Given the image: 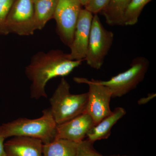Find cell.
Segmentation results:
<instances>
[{
  "label": "cell",
  "mask_w": 156,
  "mask_h": 156,
  "mask_svg": "<svg viewBox=\"0 0 156 156\" xmlns=\"http://www.w3.org/2000/svg\"><path fill=\"white\" fill-rule=\"evenodd\" d=\"M57 0H40L34 2V20L36 30H41L53 18Z\"/></svg>",
  "instance_id": "obj_15"
},
{
  "label": "cell",
  "mask_w": 156,
  "mask_h": 156,
  "mask_svg": "<svg viewBox=\"0 0 156 156\" xmlns=\"http://www.w3.org/2000/svg\"><path fill=\"white\" fill-rule=\"evenodd\" d=\"M43 143L40 140L17 136L5 143L6 156H43Z\"/></svg>",
  "instance_id": "obj_11"
},
{
  "label": "cell",
  "mask_w": 156,
  "mask_h": 156,
  "mask_svg": "<svg viewBox=\"0 0 156 156\" xmlns=\"http://www.w3.org/2000/svg\"><path fill=\"white\" fill-rule=\"evenodd\" d=\"M93 16L86 9H81L76 25L72 43L69 46V58L72 60H84L88 48Z\"/></svg>",
  "instance_id": "obj_9"
},
{
  "label": "cell",
  "mask_w": 156,
  "mask_h": 156,
  "mask_svg": "<svg viewBox=\"0 0 156 156\" xmlns=\"http://www.w3.org/2000/svg\"><path fill=\"white\" fill-rule=\"evenodd\" d=\"M81 6L79 0H57L53 18L60 39L69 47L72 43Z\"/></svg>",
  "instance_id": "obj_8"
},
{
  "label": "cell",
  "mask_w": 156,
  "mask_h": 156,
  "mask_svg": "<svg viewBox=\"0 0 156 156\" xmlns=\"http://www.w3.org/2000/svg\"><path fill=\"white\" fill-rule=\"evenodd\" d=\"M6 138L2 126H0V156H6L5 149V140Z\"/></svg>",
  "instance_id": "obj_20"
},
{
  "label": "cell",
  "mask_w": 156,
  "mask_h": 156,
  "mask_svg": "<svg viewBox=\"0 0 156 156\" xmlns=\"http://www.w3.org/2000/svg\"><path fill=\"white\" fill-rule=\"evenodd\" d=\"M16 0H0V34L4 33L6 19Z\"/></svg>",
  "instance_id": "obj_17"
},
{
  "label": "cell",
  "mask_w": 156,
  "mask_h": 156,
  "mask_svg": "<svg viewBox=\"0 0 156 156\" xmlns=\"http://www.w3.org/2000/svg\"><path fill=\"white\" fill-rule=\"evenodd\" d=\"M33 1L34 2H37V1H40V0H33Z\"/></svg>",
  "instance_id": "obj_23"
},
{
  "label": "cell",
  "mask_w": 156,
  "mask_h": 156,
  "mask_svg": "<svg viewBox=\"0 0 156 156\" xmlns=\"http://www.w3.org/2000/svg\"><path fill=\"white\" fill-rule=\"evenodd\" d=\"M120 156V155H117V156Z\"/></svg>",
  "instance_id": "obj_24"
},
{
  "label": "cell",
  "mask_w": 156,
  "mask_h": 156,
  "mask_svg": "<svg viewBox=\"0 0 156 156\" xmlns=\"http://www.w3.org/2000/svg\"><path fill=\"white\" fill-rule=\"evenodd\" d=\"M156 94H149L147 98H141L138 101V103L140 105L144 104L147 103L150 100H151L154 97H155Z\"/></svg>",
  "instance_id": "obj_21"
},
{
  "label": "cell",
  "mask_w": 156,
  "mask_h": 156,
  "mask_svg": "<svg viewBox=\"0 0 156 156\" xmlns=\"http://www.w3.org/2000/svg\"><path fill=\"white\" fill-rule=\"evenodd\" d=\"M81 5L86 6L89 3L90 0H79Z\"/></svg>",
  "instance_id": "obj_22"
},
{
  "label": "cell",
  "mask_w": 156,
  "mask_h": 156,
  "mask_svg": "<svg viewBox=\"0 0 156 156\" xmlns=\"http://www.w3.org/2000/svg\"><path fill=\"white\" fill-rule=\"evenodd\" d=\"M149 66V61L145 57L134 58L130 67L126 71L113 77L107 81L98 80L106 86L112 92V98L121 97L135 89L145 77Z\"/></svg>",
  "instance_id": "obj_4"
},
{
  "label": "cell",
  "mask_w": 156,
  "mask_h": 156,
  "mask_svg": "<svg viewBox=\"0 0 156 156\" xmlns=\"http://www.w3.org/2000/svg\"><path fill=\"white\" fill-rule=\"evenodd\" d=\"M114 34L104 28L97 14L93 16L86 57L87 64L92 68L100 69L105 56L111 48Z\"/></svg>",
  "instance_id": "obj_5"
},
{
  "label": "cell",
  "mask_w": 156,
  "mask_h": 156,
  "mask_svg": "<svg viewBox=\"0 0 156 156\" xmlns=\"http://www.w3.org/2000/svg\"><path fill=\"white\" fill-rule=\"evenodd\" d=\"M69 84L64 77L50 98V109L57 125L85 112L88 93L73 94Z\"/></svg>",
  "instance_id": "obj_3"
},
{
  "label": "cell",
  "mask_w": 156,
  "mask_h": 156,
  "mask_svg": "<svg viewBox=\"0 0 156 156\" xmlns=\"http://www.w3.org/2000/svg\"><path fill=\"white\" fill-rule=\"evenodd\" d=\"M78 143L67 140L54 139L43 144V156H76Z\"/></svg>",
  "instance_id": "obj_14"
},
{
  "label": "cell",
  "mask_w": 156,
  "mask_h": 156,
  "mask_svg": "<svg viewBox=\"0 0 156 156\" xmlns=\"http://www.w3.org/2000/svg\"><path fill=\"white\" fill-rule=\"evenodd\" d=\"M57 126L50 108H48L44 110L41 116L37 119L19 118L1 126L6 138L26 136L40 140L45 144L55 139Z\"/></svg>",
  "instance_id": "obj_2"
},
{
  "label": "cell",
  "mask_w": 156,
  "mask_h": 156,
  "mask_svg": "<svg viewBox=\"0 0 156 156\" xmlns=\"http://www.w3.org/2000/svg\"><path fill=\"white\" fill-rule=\"evenodd\" d=\"M83 61L71 60L68 54L60 50L37 53L25 69L26 74L31 82V98L36 99L47 98L45 87L48 81L69 75Z\"/></svg>",
  "instance_id": "obj_1"
},
{
  "label": "cell",
  "mask_w": 156,
  "mask_h": 156,
  "mask_svg": "<svg viewBox=\"0 0 156 156\" xmlns=\"http://www.w3.org/2000/svg\"><path fill=\"white\" fill-rule=\"evenodd\" d=\"M110 0H90L86 5L85 9L92 14H97L108 5Z\"/></svg>",
  "instance_id": "obj_19"
},
{
  "label": "cell",
  "mask_w": 156,
  "mask_h": 156,
  "mask_svg": "<svg viewBox=\"0 0 156 156\" xmlns=\"http://www.w3.org/2000/svg\"><path fill=\"white\" fill-rule=\"evenodd\" d=\"M153 0H131L124 17V25L132 26L138 22V18L146 5Z\"/></svg>",
  "instance_id": "obj_16"
},
{
  "label": "cell",
  "mask_w": 156,
  "mask_h": 156,
  "mask_svg": "<svg viewBox=\"0 0 156 156\" xmlns=\"http://www.w3.org/2000/svg\"><path fill=\"white\" fill-rule=\"evenodd\" d=\"M95 126L92 118L84 112L73 119L57 126L55 139H62L79 143L87 137Z\"/></svg>",
  "instance_id": "obj_10"
},
{
  "label": "cell",
  "mask_w": 156,
  "mask_h": 156,
  "mask_svg": "<svg viewBox=\"0 0 156 156\" xmlns=\"http://www.w3.org/2000/svg\"><path fill=\"white\" fill-rule=\"evenodd\" d=\"M131 0H110L101 12L111 26L124 25V17Z\"/></svg>",
  "instance_id": "obj_13"
},
{
  "label": "cell",
  "mask_w": 156,
  "mask_h": 156,
  "mask_svg": "<svg viewBox=\"0 0 156 156\" xmlns=\"http://www.w3.org/2000/svg\"><path fill=\"white\" fill-rule=\"evenodd\" d=\"M36 30L33 1L16 0L6 19L3 34L29 36Z\"/></svg>",
  "instance_id": "obj_7"
},
{
  "label": "cell",
  "mask_w": 156,
  "mask_h": 156,
  "mask_svg": "<svg viewBox=\"0 0 156 156\" xmlns=\"http://www.w3.org/2000/svg\"><path fill=\"white\" fill-rule=\"evenodd\" d=\"M74 80L79 83L87 84L89 86L85 112L92 118L95 126L112 113L110 103L112 94L108 88L99 83L98 80H89L86 78L79 77L74 78Z\"/></svg>",
  "instance_id": "obj_6"
},
{
  "label": "cell",
  "mask_w": 156,
  "mask_h": 156,
  "mask_svg": "<svg viewBox=\"0 0 156 156\" xmlns=\"http://www.w3.org/2000/svg\"><path fill=\"white\" fill-rule=\"evenodd\" d=\"M126 113V110L123 108H115L110 115L104 118L90 129L87 135V139L94 143L97 140L108 138L110 135L113 126Z\"/></svg>",
  "instance_id": "obj_12"
},
{
  "label": "cell",
  "mask_w": 156,
  "mask_h": 156,
  "mask_svg": "<svg viewBox=\"0 0 156 156\" xmlns=\"http://www.w3.org/2000/svg\"><path fill=\"white\" fill-rule=\"evenodd\" d=\"M93 143L87 139L78 143L76 156H104L95 150Z\"/></svg>",
  "instance_id": "obj_18"
}]
</instances>
